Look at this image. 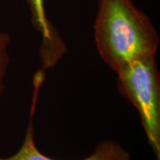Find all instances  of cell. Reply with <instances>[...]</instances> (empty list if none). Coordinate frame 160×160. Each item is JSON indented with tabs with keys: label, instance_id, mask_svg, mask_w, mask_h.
Wrapping results in <instances>:
<instances>
[{
	"label": "cell",
	"instance_id": "6da1fadb",
	"mask_svg": "<svg viewBox=\"0 0 160 160\" xmlns=\"http://www.w3.org/2000/svg\"><path fill=\"white\" fill-rule=\"evenodd\" d=\"M98 54L114 72L156 58L160 38L150 18L132 0H99L93 25Z\"/></svg>",
	"mask_w": 160,
	"mask_h": 160
},
{
	"label": "cell",
	"instance_id": "7a4b0ae2",
	"mask_svg": "<svg viewBox=\"0 0 160 160\" xmlns=\"http://www.w3.org/2000/svg\"><path fill=\"white\" fill-rule=\"evenodd\" d=\"M116 74L118 91L137 109L149 145L160 160V73L156 58L133 62Z\"/></svg>",
	"mask_w": 160,
	"mask_h": 160
},
{
	"label": "cell",
	"instance_id": "3957f363",
	"mask_svg": "<svg viewBox=\"0 0 160 160\" xmlns=\"http://www.w3.org/2000/svg\"><path fill=\"white\" fill-rule=\"evenodd\" d=\"M45 75L37 72L34 79V94L30 107L29 124L27 126L23 142L20 149L12 156L0 157V160H58L41 152L35 139L34 116L39 89L44 82ZM79 160H132L131 153L116 140L106 139L98 143L88 157Z\"/></svg>",
	"mask_w": 160,
	"mask_h": 160
},
{
	"label": "cell",
	"instance_id": "277c9868",
	"mask_svg": "<svg viewBox=\"0 0 160 160\" xmlns=\"http://www.w3.org/2000/svg\"><path fill=\"white\" fill-rule=\"evenodd\" d=\"M29 7L35 29L41 35L39 47L41 69H52L67 53L68 48L62 37L52 25L46 13V0H25Z\"/></svg>",
	"mask_w": 160,
	"mask_h": 160
},
{
	"label": "cell",
	"instance_id": "5b68a950",
	"mask_svg": "<svg viewBox=\"0 0 160 160\" xmlns=\"http://www.w3.org/2000/svg\"><path fill=\"white\" fill-rule=\"evenodd\" d=\"M10 44V35L0 30V99L2 98L6 89L5 81L11 63V57L9 52Z\"/></svg>",
	"mask_w": 160,
	"mask_h": 160
}]
</instances>
